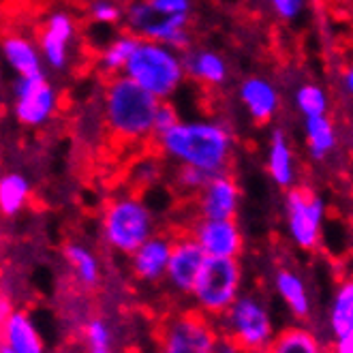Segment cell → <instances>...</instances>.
Returning a JSON list of instances; mask_svg holds the SVG:
<instances>
[{
	"label": "cell",
	"instance_id": "6da1fadb",
	"mask_svg": "<svg viewBox=\"0 0 353 353\" xmlns=\"http://www.w3.org/2000/svg\"><path fill=\"white\" fill-rule=\"evenodd\" d=\"M157 139L168 157L212 176L223 174L230 163L232 137L230 131L216 122H178Z\"/></svg>",
	"mask_w": 353,
	"mask_h": 353
},
{
	"label": "cell",
	"instance_id": "7a4b0ae2",
	"mask_svg": "<svg viewBox=\"0 0 353 353\" xmlns=\"http://www.w3.org/2000/svg\"><path fill=\"white\" fill-rule=\"evenodd\" d=\"M105 122L110 133L120 141H139L154 137V118L161 99L141 88L127 75H114L105 86Z\"/></svg>",
	"mask_w": 353,
	"mask_h": 353
},
{
	"label": "cell",
	"instance_id": "3957f363",
	"mask_svg": "<svg viewBox=\"0 0 353 353\" xmlns=\"http://www.w3.org/2000/svg\"><path fill=\"white\" fill-rule=\"evenodd\" d=\"M103 240L120 255H133L137 248L154 236L152 212L137 197H118L110 201L101 219Z\"/></svg>",
	"mask_w": 353,
	"mask_h": 353
},
{
	"label": "cell",
	"instance_id": "277c9868",
	"mask_svg": "<svg viewBox=\"0 0 353 353\" xmlns=\"http://www.w3.org/2000/svg\"><path fill=\"white\" fill-rule=\"evenodd\" d=\"M184 73V60H180L174 48L148 39L139 41L133 58L124 69V75L161 101H165L180 86Z\"/></svg>",
	"mask_w": 353,
	"mask_h": 353
},
{
	"label": "cell",
	"instance_id": "5b68a950",
	"mask_svg": "<svg viewBox=\"0 0 353 353\" xmlns=\"http://www.w3.org/2000/svg\"><path fill=\"white\" fill-rule=\"evenodd\" d=\"M219 332L230 336L242 353H263L274 341L276 330L265 302L255 294H240V298L216 319Z\"/></svg>",
	"mask_w": 353,
	"mask_h": 353
},
{
	"label": "cell",
	"instance_id": "8992f818",
	"mask_svg": "<svg viewBox=\"0 0 353 353\" xmlns=\"http://www.w3.org/2000/svg\"><path fill=\"white\" fill-rule=\"evenodd\" d=\"M242 294V265L238 257L208 255L193 287V304L199 313L219 319Z\"/></svg>",
	"mask_w": 353,
	"mask_h": 353
},
{
	"label": "cell",
	"instance_id": "52a82bcc",
	"mask_svg": "<svg viewBox=\"0 0 353 353\" xmlns=\"http://www.w3.org/2000/svg\"><path fill=\"white\" fill-rule=\"evenodd\" d=\"M219 325L197 308L182 310L163 321L159 332L161 353H214Z\"/></svg>",
	"mask_w": 353,
	"mask_h": 353
},
{
	"label": "cell",
	"instance_id": "ba28073f",
	"mask_svg": "<svg viewBox=\"0 0 353 353\" xmlns=\"http://www.w3.org/2000/svg\"><path fill=\"white\" fill-rule=\"evenodd\" d=\"M323 201L313 193L298 186L287 191V227L294 244L302 251H315L321 238Z\"/></svg>",
	"mask_w": 353,
	"mask_h": 353
},
{
	"label": "cell",
	"instance_id": "9c48e42d",
	"mask_svg": "<svg viewBox=\"0 0 353 353\" xmlns=\"http://www.w3.org/2000/svg\"><path fill=\"white\" fill-rule=\"evenodd\" d=\"M205 259L208 253L203 251V246L195 240L193 234L178 236L174 240L168 274H165V281H168L172 292H176L178 296H191Z\"/></svg>",
	"mask_w": 353,
	"mask_h": 353
},
{
	"label": "cell",
	"instance_id": "30bf717a",
	"mask_svg": "<svg viewBox=\"0 0 353 353\" xmlns=\"http://www.w3.org/2000/svg\"><path fill=\"white\" fill-rule=\"evenodd\" d=\"M13 92H15V118L24 127H39V124H43L56 108V94L43 75L19 77Z\"/></svg>",
	"mask_w": 353,
	"mask_h": 353
},
{
	"label": "cell",
	"instance_id": "8fae6325",
	"mask_svg": "<svg viewBox=\"0 0 353 353\" xmlns=\"http://www.w3.org/2000/svg\"><path fill=\"white\" fill-rule=\"evenodd\" d=\"M191 234L210 257H238L244 238L234 219H205L193 225Z\"/></svg>",
	"mask_w": 353,
	"mask_h": 353
},
{
	"label": "cell",
	"instance_id": "7c38bea8",
	"mask_svg": "<svg viewBox=\"0 0 353 353\" xmlns=\"http://www.w3.org/2000/svg\"><path fill=\"white\" fill-rule=\"evenodd\" d=\"M330 353H353V279L339 283L327 308Z\"/></svg>",
	"mask_w": 353,
	"mask_h": 353
},
{
	"label": "cell",
	"instance_id": "4fadbf2b",
	"mask_svg": "<svg viewBox=\"0 0 353 353\" xmlns=\"http://www.w3.org/2000/svg\"><path fill=\"white\" fill-rule=\"evenodd\" d=\"M172 251H174V240L170 236L154 234L131 255L133 276L148 285L163 281L165 274H168Z\"/></svg>",
	"mask_w": 353,
	"mask_h": 353
},
{
	"label": "cell",
	"instance_id": "5bb4252c",
	"mask_svg": "<svg viewBox=\"0 0 353 353\" xmlns=\"http://www.w3.org/2000/svg\"><path fill=\"white\" fill-rule=\"evenodd\" d=\"M238 184L225 174H214L199 193V212L205 219H234L238 212Z\"/></svg>",
	"mask_w": 353,
	"mask_h": 353
},
{
	"label": "cell",
	"instance_id": "9a60e30c",
	"mask_svg": "<svg viewBox=\"0 0 353 353\" xmlns=\"http://www.w3.org/2000/svg\"><path fill=\"white\" fill-rule=\"evenodd\" d=\"M3 343L15 353H46V341L24 308H13L7 317H3Z\"/></svg>",
	"mask_w": 353,
	"mask_h": 353
},
{
	"label": "cell",
	"instance_id": "2e32d148",
	"mask_svg": "<svg viewBox=\"0 0 353 353\" xmlns=\"http://www.w3.org/2000/svg\"><path fill=\"white\" fill-rule=\"evenodd\" d=\"M73 32H75L73 19L67 13H54L46 22V28L41 30L39 46H41V50H43V56L48 58V62L54 69L65 67Z\"/></svg>",
	"mask_w": 353,
	"mask_h": 353
},
{
	"label": "cell",
	"instance_id": "e0dca14e",
	"mask_svg": "<svg viewBox=\"0 0 353 353\" xmlns=\"http://www.w3.org/2000/svg\"><path fill=\"white\" fill-rule=\"evenodd\" d=\"M274 289L279 298L285 302L287 310L298 321H306L310 317V313H313V300H310L308 287L300 274H296L289 268H281L274 276Z\"/></svg>",
	"mask_w": 353,
	"mask_h": 353
},
{
	"label": "cell",
	"instance_id": "ac0fdd59",
	"mask_svg": "<svg viewBox=\"0 0 353 353\" xmlns=\"http://www.w3.org/2000/svg\"><path fill=\"white\" fill-rule=\"evenodd\" d=\"M240 99L251 118L259 124L272 120L279 110V94L274 86L261 77H248L240 88Z\"/></svg>",
	"mask_w": 353,
	"mask_h": 353
},
{
	"label": "cell",
	"instance_id": "d6986e66",
	"mask_svg": "<svg viewBox=\"0 0 353 353\" xmlns=\"http://www.w3.org/2000/svg\"><path fill=\"white\" fill-rule=\"evenodd\" d=\"M62 255H65L71 268L77 287L86 289V292H94V289L101 287V263L88 246L79 242H69L62 248Z\"/></svg>",
	"mask_w": 353,
	"mask_h": 353
},
{
	"label": "cell",
	"instance_id": "ffe728a7",
	"mask_svg": "<svg viewBox=\"0 0 353 353\" xmlns=\"http://www.w3.org/2000/svg\"><path fill=\"white\" fill-rule=\"evenodd\" d=\"M186 24H189V15H157L152 22L141 30L139 37L157 41V43H165L174 50H186L189 48V32H186Z\"/></svg>",
	"mask_w": 353,
	"mask_h": 353
},
{
	"label": "cell",
	"instance_id": "44dd1931",
	"mask_svg": "<svg viewBox=\"0 0 353 353\" xmlns=\"http://www.w3.org/2000/svg\"><path fill=\"white\" fill-rule=\"evenodd\" d=\"M263 353H325L319 336L306 325H289L276 332Z\"/></svg>",
	"mask_w": 353,
	"mask_h": 353
},
{
	"label": "cell",
	"instance_id": "7402d4cb",
	"mask_svg": "<svg viewBox=\"0 0 353 353\" xmlns=\"http://www.w3.org/2000/svg\"><path fill=\"white\" fill-rule=\"evenodd\" d=\"M3 52L7 62L13 67V71L19 77H39L43 75L41 71V60L37 56L34 46L28 39L19 34H7L3 41Z\"/></svg>",
	"mask_w": 353,
	"mask_h": 353
},
{
	"label": "cell",
	"instance_id": "603a6c76",
	"mask_svg": "<svg viewBox=\"0 0 353 353\" xmlns=\"http://www.w3.org/2000/svg\"><path fill=\"white\" fill-rule=\"evenodd\" d=\"M184 69L193 79L219 86L227 77V67L221 56L212 52H191L184 58Z\"/></svg>",
	"mask_w": 353,
	"mask_h": 353
},
{
	"label": "cell",
	"instance_id": "cb8c5ba5",
	"mask_svg": "<svg viewBox=\"0 0 353 353\" xmlns=\"http://www.w3.org/2000/svg\"><path fill=\"white\" fill-rule=\"evenodd\" d=\"M268 172L272 176V180L287 189L294 184V159H292V148L285 139L281 131L272 135L270 141V154H268Z\"/></svg>",
	"mask_w": 353,
	"mask_h": 353
},
{
	"label": "cell",
	"instance_id": "d4e9b609",
	"mask_svg": "<svg viewBox=\"0 0 353 353\" xmlns=\"http://www.w3.org/2000/svg\"><path fill=\"white\" fill-rule=\"evenodd\" d=\"M306 141L315 159H323L334 150L336 131H334V124H332V120L325 114L306 118Z\"/></svg>",
	"mask_w": 353,
	"mask_h": 353
},
{
	"label": "cell",
	"instance_id": "484cf974",
	"mask_svg": "<svg viewBox=\"0 0 353 353\" xmlns=\"http://www.w3.org/2000/svg\"><path fill=\"white\" fill-rule=\"evenodd\" d=\"M139 41H141V37H137V34H122V37L114 39L101 56V69L108 75H118L120 71H124L129 65V60L133 58Z\"/></svg>",
	"mask_w": 353,
	"mask_h": 353
},
{
	"label": "cell",
	"instance_id": "4316f807",
	"mask_svg": "<svg viewBox=\"0 0 353 353\" xmlns=\"http://www.w3.org/2000/svg\"><path fill=\"white\" fill-rule=\"evenodd\" d=\"M30 197V186L24 176L7 174L0 180V210L5 216H15L22 212Z\"/></svg>",
	"mask_w": 353,
	"mask_h": 353
},
{
	"label": "cell",
	"instance_id": "83f0119b",
	"mask_svg": "<svg viewBox=\"0 0 353 353\" xmlns=\"http://www.w3.org/2000/svg\"><path fill=\"white\" fill-rule=\"evenodd\" d=\"M296 103H298V110L306 116V118H313V116H323L327 110V99L325 92L319 86L313 84H306L296 92Z\"/></svg>",
	"mask_w": 353,
	"mask_h": 353
},
{
	"label": "cell",
	"instance_id": "f1b7e54d",
	"mask_svg": "<svg viewBox=\"0 0 353 353\" xmlns=\"http://www.w3.org/2000/svg\"><path fill=\"white\" fill-rule=\"evenodd\" d=\"M112 327L103 317H90L84 325L86 347H112Z\"/></svg>",
	"mask_w": 353,
	"mask_h": 353
},
{
	"label": "cell",
	"instance_id": "f546056e",
	"mask_svg": "<svg viewBox=\"0 0 353 353\" xmlns=\"http://www.w3.org/2000/svg\"><path fill=\"white\" fill-rule=\"evenodd\" d=\"M212 174H208L203 170L191 168V165H182L180 172H178V186L182 191H191V193H201L203 186L210 182Z\"/></svg>",
	"mask_w": 353,
	"mask_h": 353
},
{
	"label": "cell",
	"instance_id": "4dcf8cb0",
	"mask_svg": "<svg viewBox=\"0 0 353 353\" xmlns=\"http://www.w3.org/2000/svg\"><path fill=\"white\" fill-rule=\"evenodd\" d=\"M90 15L97 24H116L122 19V9L114 0H94L90 5Z\"/></svg>",
	"mask_w": 353,
	"mask_h": 353
},
{
	"label": "cell",
	"instance_id": "1f68e13d",
	"mask_svg": "<svg viewBox=\"0 0 353 353\" xmlns=\"http://www.w3.org/2000/svg\"><path fill=\"white\" fill-rule=\"evenodd\" d=\"M178 112L172 105L170 101H161L159 110H157V118H154V137H161L163 133H168L170 129H174L178 124Z\"/></svg>",
	"mask_w": 353,
	"mask_h": 353
},
{
	"label": "cell",
	"instance_id": "d6a6232c",
	"mask_svg": "<svg viewBox=\"0 0 353 353\" xmlns=\"http://www.w3.org/2000/svg\"><path fill=\"white\" fill-rule=\"evenodd\" d=\"M157 15H189L191 0H148Z\"/></svg>",
	"mask_w": 353,
	"mask_h": 353
},
{
	"label": "cell",
	"instance_id": "836d02e7",
	"mask_svg": "<svg viewBox=\"0 0 353 353\" xmlns=\"http://www.w3.org/2000/svg\"><path fill=\"white\" fill-rule=\"evenodd\" d=\"M270 3L283 19H294L304 9V0H270Z\"/></svg>",
	"mask_w": 353,
	"mask_h": 353
},
{
	"label": "cell",
	"instance_id": "e575fe53",
	"mask_svg": "<svg viewBox=\"0 0 353 353\" xmlns=\"http://www.w3.org/2000/svg\"><path fill=\"white\" fill-rule=\"evenodd\" d=\"M214 353H242V349L225 334H219V341H216V349Z\"/></svg>",
	"mask_w": 353,
	"mask_h": 353
},
{
	"label": "cell",
	"instance_id": "d590c367",
	"mask_svg": "<svg viewBox=\"0 0 353 353\" xmlns=\"http://www.w3.org/2000/svg\"><path fill=\"white\" fill-rule=\"evenodd\" d=\"M343 81H345V88L353 94V62L345 69V75H343Z\"/></svg>",
	"mask_w": 353,
	"mask_h": 353
},
{
	"label": "cell",
	"instance_id": "8d00e7d4",
	"mask_svg": "<svg viewBox=\"0 0 353 353\" xmlns=\"http://www.w3.org/2000/svg\"><path fill=\"white\" fill-rule=\"evenodd\" d=\"M88 353H116L112 347H90Z\"/></svg>",
	"mask_w": 353,
	"mask_h": 353
},
{
	"label": "cell",
	"instance_id": "74e56055",
	"mask_svg": "<svg viewBox=\"0 0 353 353\" xmlns=\"http://www.w3.org/2000/svg\"><path fill=\"white\" fill-rule=\"evenodd\" d=\"M0 353H15V351H13L9 345H5V343H3V347H0Z\"/></svg>",
	"mask_w": 353,
	"mask_h": 353
},
{
	"label": "cell",
	"instance_id": "f35d334b",
	"mask_svg": "<svg viewBox=\"0 0 353 353\" xmlns=\"http://www.w3.org/2000/svg\"><path fill=\"white\" fill-rule=\"evenodd\" d=\"M351 154H353V143H351Z\"/></svg>",
	"mask_w": 353,
	"mask_h": 353
},
{
	"label": "cell",
	"instance_id": "ab89813d",
	"mask_svg": "<svg viewBox=\"0 0 353 353\" xmlns=\"http://www.w3.org/2000/svg\"><path fill=\"white\" fill-rule=\"evenodd\" d=\"M157 353H161V351H157Z\"/></svg>",
	"mask_w": 353,
	"mask_h": 353
}]
</instances>
